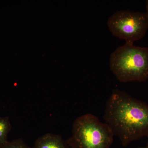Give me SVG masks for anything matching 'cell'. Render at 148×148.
Segmentation results:
<instances>
[{"instance_id": "cell-1", "label": "cell", "mask_w": 148, "mask_h": 148, "mask_svg": "<svg viewBox=\"0 0 148 148\" xmlns=\"http://www.w3.org/2000/svg\"><path fill=\"white\" fill-rule=\"evenodd\" d=\"M104 119L124 147L148 138V105L118 89L107 101Z\"/></svg>"}, {"instance_id": "cell-2", "label": "cell", "mask_w": 148, "mask_h": 148, "mask_svg": "<svg viewBox=\"0 0 148 148\" xmlns=\"http://www.w3.org/2000/svg\"><path fill=\"white\" fill-rule=\"evenodd\" d=\"M111 71L119 81H145L148 79V48L126 42L111 54Z\"/></svg>"}, {"instance_id": "cell-3", "label": "cell", "mask_w": 148, "mask_h": 148, "mask_svg": "<svg viewBox=\"0 0 148 148\" xmlns=\"http://www.w3.org/2000/svg\"><path fill=\"white\" fill-rule=\"evenodd\" d=\"M114 137L108 125L94 115L86 114L74 121L72 136L66 141L69 148H110Z\"/></svg>"}, {"instance_id": "cell-4", "label": "cell", "mask_w": 148, "mask_h": 148, "mask_svg": "<svg viewBox=\"0 0 148 148\" xmlns=\"http://www.w3.org/2000/svg\"><path fill=\"white\" fill-rule=\"evenodd\" d=\"M107 24L114 36L134 43L146 35L148 16L146 12L118 11L109 17Z\"/></svg>"}, {"instance_id": "cell-5", "label": "cell", "mask_w": 148, "mask_h": 148, "mask_svg": "<svg viewBox=\"0 0 148 148\" xmlns=\"http://www.w3.org/2000/svg\"><path fill=\"white\" fill-rule=\"evenodd\" d=\"M33 148H69L60 135L47 133L36 140Z\"/></svg>"}, {"instance_id": "cell-6", "label": "cell", "mask_w": 148, "mask_h": 148, "mask_svg": "<svg viewBox=\"0 0 148 148\" xmlns=\"http://www.w3.org/2000/svg\"><path fill=\"white\" fill-rule=\"evenodd\" d=\"M12 129L9 118L8 116L0 118V145L8 140V136Z\"/></svg>"}, {"instance_id": "cell-7", "label": "cell", "mask_w": 148, "mask_h": 148, "mask_svg": "<svg viewBox=\"0 0 148 148\" xmlns=\"http://www.w3.org/2000/svg\"><path fill=\"white\" fill-rule=\"evenodd\" d=\"M0 148H31L24 141L21 139H18L7 141L3 145H0Z\"/></svg>"}, {"instance_id": "cell-8", "label": "cell", "mask_w": 148, "mask_h": 148, "mask_svg": "<svg viewBox=\"0 0 148 148\" xmlns=\"http://www.w3.org/2000/svg\"><path fill=\"white\" fill-rule=\"evenodd\" d=\"M146 10H147V13L148 16V1H147V4H146Z\"/></svg>"}, {"instance_id": "cell-9", "label": "cell", "mask_w": 148, "mask_h": 148, "mask_svg": "<svg viewBox=\"0 0 148 148\" xmlns=\"http://www.w3.org/2000/svg\"><path fill=\"white\" fill-rule=\"evenodd\" d=\"M146 147L147 148H148V142L147 144V146H146Z\"/></svg>"}, {"instance_id": "cell-10", "label": "cell", "mask_w": 148, "mask_h": 148, "mask_svg": "<svg viewBox=\"0 0 148 148\" xmlns=\"http://www.w3.org/2000/svg\"><path fill=\"white\" fill-rule=\"evenodd\" d=\"M147 148L146 147H140V148Z\"/></svg>"}]
</instances>
